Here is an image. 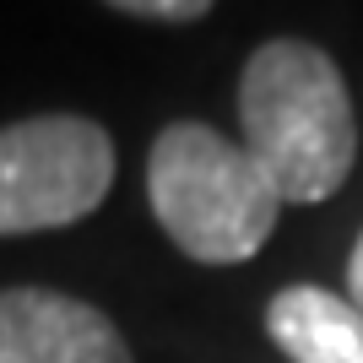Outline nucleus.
Segmentation results:
<instances>
[{
    "label": "nucleus",
    "mask_w": 363,
    "mask_h": 363,
    "mask_svg": "<svg viewBox=\"0 0 363 363\" xmlns=\"http://www.w3.org/2000/svg\"><path fill=\"white\" fill-rule=\"evenodd\" d=\"M244 152L277 184L282 206L331 201L358 157L347 82L336 60L298 38H272L250 55L239 76Z\"/></svg>",
    "instance_id": "1"
},
{
    "label": "nucleus",
    "mask_w": 363,
    "mask_h": 363,
    "mask_svg": "<svg viewBox=\"0 0 363 363\" xmlns=\"http://www.w3.org/2000/svg\"><path fill=\"white\" fill-rule=\"evenodd\" d=\"M147 196L163 233L201 266L250 260L282 217L277 184L260 174L244 141H228L196 120L168 125L152 141Z\"/></svg>",
    "instance_id": "2"
},
{
    "label": "nucleus",
    "mask_w": 363,
    "mask_h": 363,
    "mask_svg": "<svg viewBox=\"0 0 363 363\" xmlns=\"http://www.w3.org/2000/svg\"><path fill=\"white\" fill-rule=\"evenodd\" d=\"M114 184V141L82 114H38L0 130V233L71 228Z\"/></svg>",
    "instance_id": "3"
},
{
    "label": "nucleus",
    "mask_w": 363,
    "mask_h": 363,
    "mask_svg": "<svg viewBox=\"0 0 363 363\" xmlns=\"http://www.w3.org/2000/svg\"><path fill=\"white\" fill-rule=\"evenodd\" d=\"M0 363H130L114 320L71 293H0Z\"/></svg>",
    "instance_id": "4"
},
{
    "label": "nucleus",
    "mask_w": 363,
    "mask_h": 363,
    "mask_svg": "<svg viewBox=\"0 0 363 363\" xmlns=\"http://www.w3.org/2000/svg\"><path fill=\"white\" fill-rule=\"evenodd\" d=\"M266 331L293 363H363V309L325 288H282L266 303Z\"/></svg>",
    "instance_id": "5"
},
{
    "label": "nucleus",
    "mask_w": 363,
    "mask_h": 363,
    "mask_svg": "<svg viewBox=\"0 0 363 363\" xmlns=\"http://www.w3.org/2000/svg\"><path fill=\"white\" fill-rule=\"evenodd\" d=\"M108 6L130 16H152V22H196L212 11V0H108Z\"/></svg>",
    "instance_id": "6"
},
{
    "label": "nucleus",
    "mask_w": 363,
    "mask_h": 363,
    "mask_svg": "<svg viewBox=\"0 0 363 363\" xmlns=\"http://www.w3.org/2000/svg\"><path fill=\"white\" fill-rule=\"evenodd\" d=\"M347 298L363 309V233H358V244H352V260H347Z\"/></svg>",
    "instance_id": "7"
}]
</instances>
